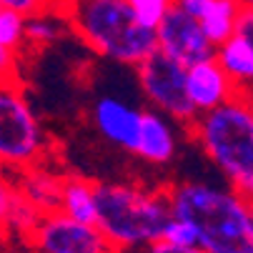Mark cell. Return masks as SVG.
I'll use <instances>...</instances> for the list:
<instances>
[{"mask_svg":"<svg viewBox=\"0 0 253 253\" xmlns=\"http://www.w3.org/2000/svg\"><path fill=\"white\" fill-rule=\"evenodd\" d=\"M170 215L188 221L206 253H253V203L208 180H178L166 188Z\"/></svg>","mask_w":253,"mask_h":253,"instance_id":"6da1fadb","label":"cell"},{"mask_svg":"<svg viewBox=\"0 0 253 253\" xmlns=\"http://www.w3.org/2000/svg\"><path fill=\"white\" fill-rule=\"evenodd\" d=\"M95 228L116 253H138L156 243L170 218L166 188L140 186L133 180L95 183Z\"/></svg>","mask_w":253,"mask_h":253,"instance_id":"7a4b0ae2","label":"cell"},{"mask_svg":"<svg viewBox=\"0 0 253 253\" xmlns=\"http://www.w3.org/2000/svg\"><path fill=\"white\" fill-rule=\"evenodd\" d=\"M188 133L226 186L253 203V98L236 95L215 111L198 113Z\"/></svg>","mask_w":253,"mask_h":253,"instance_id":"3957f363","label":"cell"},{"mask_svg":"<svg viewBox=\"0 0 253 253\" xmlns=\"http://www.w3.org/2000/svg\"><path fill=\"white\" fill-rule=\"evenodd\" d=\"M65 20L93 53L121 65L135 68L158 50L156 30L140 25L126 0H78Z\"/></svg>","mask_w":253,"mask_h":253,"instance_id":"277c9868","label":"cell"},{"mask_svg":"<svg viewBox=\"0 0 253 253\" xmlns=\"http://www.w3.org/2000/svg\"><path fill=\"white\" fill-rule=\"evenodd\" d=\"M50 138L20 83H0V170L20 173L50 161Z\"/></svg>","mask_w":253,"mask_h":253,"instance_id":"5b68a950","label":"cell"},{"mask_svg":"<svg viewBox=\"0 0 253 253\" xmlns=\"http://www.w3.org/2000/svg\"><path fill=\"white\" fill-rule=\"evenodd\" d=\"M135 78L140 93L151 103V111L166 116L178 126H191L196 121V108L186 93V68L168 58L166 53L156 50L143 63L135 65Z\"/></svg>","mask_w":253,"mask_h":253,"instance_id":"8992f818","label":"cell"},{"mask_svg":"<svg viewBox=\"0 0 253 253\" xmlns=\"http://www.w3.org/2000/svg\"><path fill=\"white\" fill-rule=\"evenodd\" d=\"M25 246L35 253H116L95 226L70 221L58 211L43 215Z\"/></svg>","mask_w":253,"mask_h":253,"instance_id":"52a82bcc","label":"cell"},{"mask_svg":"<svg viewBox=\"0 0 253 253\" xmlns=\"http://www.w3.org/2000/svg\"><path fill=\"white\" fill-rule=\"evenodd\" d=\"M156 43H158L161 53H166L168 58H173L183 68H188L198 60L213 58V53H215V48L206 38L201 23L175 5L156 25Z\"/></svg>","mask_w":253,"mask_h":253,"instance_id":"ba28073f","label":"cell"},{"mask_svg":"<svg viewBox=\"0 0 253 253\" xmlns=\"http://www.w3.org/2000/svg\"><path fill=\"white\" fill-rule=\"evenodd\" d=\"M90 118L103 140H108L111 146L126 153H133L140 126V108L113 95H103L93 103Z\"/></svg>","mask_w":253,"mask_h":253,"instance_id":"9c48e42d","label":"cell"},{"mask_svg":"<svg viewBox=\"0 0 253 253\" xmlns=\"http://www.w3.org/2000/svg\"><path fill=\"white\" fill-rule=\"evenodd\" d=\"M186 93L196 113H208L236 98V85L223 73L215 58L198 60L186 68Z\"/></svg>","mask_w":253,"mask_h":253,"instance_id":"30bf717a","label":"cell"},{"mask_svg":"<svg viewBox=\"0 0 253 253\" xmlns=\"http://www.w3.org/2000/svg\"><path fill=\"white\" fill-rule=\"evenodd\" d=\"M178 153L175 123L156 111H140V126L133 156L148 166H168Z\"/></svg>","mask_w":253,"mask_h":253,"instance_id":"8fae6325","label":"cell"},{"mask_svg":"<svg viewBox=\"0 0 253 253\" xmlns=\"http://www.w3.org/2000/svg\"><path fill=\"white\" fill-rule=\"evenodd\" d=\"M15 191L38 208L43 215L55 213L60 203V188H63V175L50 168V163H38L33 168H25L13 175Z\"/></svg>","mask_w":253,"mask_h":253,"instance_id":"7c38bea8","label":"cell"},{"mask_svg":"<svg viewBox=\"0 0 253 253\" xmlns=\"http://www.w3.org/2000/svg\"><path fill=\"white\" fill-rule=\"evenodd\" d=\"M213 58L218 60L223 73L236 85V93L253 98V48H251V43L233 33L226 43L215 48Z\"/></svg>","mask_w":253,"mask_h":253,"instance_id":"4fadbf2b","label":"cell"},{"mask_svg":"<svg viewBox=\"0 0 253 253\" xmlns=\"http://www.w3.org/2000/svg\"><path fill=\"white\" fill-rule=\"evenodd\" d=\"M58 213L68 215L70 221L95 226L98 203H95V183L93 180H88L83 175H73V173L63 175Z\"/></svg>","mask_w":253,"mask_h":253,"instance_id":"5bb4252c","label":"cell"},{"mask_svg":"<svg viewBox=\"0 0 253 253\" xmlns=\"http://www.w3.org/2000/svg\"><path fill=\"white\" fill-rule=\"evenodd\" d=\"M241 10H243L241 0H213L211 3V8L206 10V15L198 23H201L206 38L211 41L213 48L226 43L236 33V20H238Z\"/></svg>","mask_w":253,"mask_h":253,"instance_id":"9a60e30c","label":"cell"},{"mask_svg":"<svg viewBox=\"0 0 253 253\" xmlns=\"http://www.w3.org/2000/svg\"><path fill=\"white\" fill-rule=\"evenodd\" d=\"M65 33H70V25L55 10H45L41 15L25 18V45L48 48L55 41H60Z\"/></svg>","mask_w":253,"mask_h":253,"instance_id":"2e32d148","label":"cell"},{"mask_svg":"<svg viewBox=\"0 0 253 253\" xmlns=\"http://www.w3.org/2000/svg\"><path fill=\"white\" fill-rule=\"evenodd\" d=\"M41 218H43V213H41L38 208H35L33 203H28V201L18 193V196H15V201H13V208H10L8 233H10L13 238H18V241L28 243V241H30V236H33V231L38 228Z\"/></svg>","mask_w":253,"mask_h":253,"instance_id":"e0dca14e","label":"cell"},{"mask_svg":"<svg viewBox=\"0 0 253 253\" xmlns=\"http://www.w3.org/2000/svg\"><path fill=\"white\" fill-rule=\"evenodd\" d=\"M0 48L18 58L25 50V18L5 8H0Z\"/></svg>","mask_w":253,"mask_h":253,"instance_id":"ac0fdd59","label":"cell"},{"mask_svg":"<svg viewBox=\"0 0 253 253\" xmlns=\"http://www.w3.org/2000/svg\"><path fill=\"white\" fill-rule=\"evenodd\" d=\"M158 241H166L168 246H175V248H198V233H196V228L188 221L178 218V215H170V218L166 221L163 233H161Z\"/></svg>","mask_w":253,"mask_h":253,"instance_id":"d6986e66","label":"cell"},{"mask_svg":"<svg viewBox=\"0 0 253 253\" xmlns=\"http://www.w3.org/2000/svg\"><path fill=\"white\" fill-rule=\"evenodd\" d=\"M126 3L130 5V10L140 25L153 28V30L163 20V15L173 8V0H126Z\"/></svg>","mask_w":253,"mask_h":253,"instance_id":"ffe728a7","label":"cell"},{"mask_svg":"<svg viewBox=\"0 0 253 253\" xmlns=\"http://www.w3.org/2000/svg\"><path fill=\"white\" fill-rule=\"evenodd\" d=\"M15 196H18V191H15L13 175H8L5 170H0V246L8 243V238H10L8 218H10V208H13Z\"/></svg>","mask_w":253,"mask_h":253,"instance_id":"44dd1931","label":"cell"},{"mask_svg":"<svg viewBox=\"0 0 253 253\" xmlns=\"http://www.w3.org/2000/svg\"><path fill=\"white\" fill-rule=\"evenodd\" d=\"M0 8L13 10L23 18H33L45 10H53V0H0Z\"/></svg>","mask_w":253,"mask_h":253,"instance_id":"7402d4cb","label":"cell"},{"mask_svg":"<svg viewBox=\"0 0 253 253\" xmlns=\"http://www.w3.org/2000/svg\"><path fill=\"white\" fill-rule=\"evenodd\" d=\"M0 83H20V58L0 48Z\"/></svg>","mask_w":253,"mask_h":253,"instance_id":"603a6c76","label":"cell"},{"mask_svg":"<svg viewBox=\"0 0 253 253\" xmlns=\"http://www.w3.org/2000/svg\"><path fill=\"white\" fill-rule=\"evenodd\" d=\"M236 35H241L243 41H248L251 48H253V10L246 8V5H243V10L236 20Z\"/></svg>","mask_w":253,"mask_h":253,"instance_id":"cb8c5ba5","label":"cell"},{"mask_svg":"<svg viewBox=\"0 0 253 253\" xmlns=\"http://www.w3.org/2000/svg\"><path fill=\"white\" fill-rule=\"evenodd\" d=\"M138 253H206V251H201V248H175V246H168L166 241H156Z\"/></svg>","mask_w":253,"mask_h":253,"instance_id":"d4e9b609","label":"cell"},{"mask_svg":"<svg viewBox=\"0 0 253 253\" xmlns=\"http://www.w3.org/2000/svg\"><path fill=\"white\" fill-rule=\"evenodd\" d=\"M76 3H78V0H53V10H55V13H60V15L65 18V13H68L70 8H73Z\"/></svg>","mask_w":253,"mask_h":253,"instance_id":"484cf974","label":"cell"},{"mask_svg":"<svg viewBox=\"0 0 253 253\" xmlns=\"http://www.w3.org/2000/svg\"><path fill=\"white\" fill-rule=\"evenodd\" d=\"M241 3H243L246 8H251V10H253V0H241Z\"/></svg>","mask_w":253,"mask_h":253,"instance_id":"4316f807","label":"cell"},{"mask_svg":"<svg viewBox=\"0 0 253 253\" xmlns=\"http://www.w3.org/2000/svg\"><path fill=\"white\" fill-rule=\"evenodd\" d=\"M18 253H35V251H30V248H23V251H18Z\"/></svg>","mask_w":253,"mask_h":253,"instance_id":"83f0119b","label":"cell"}]
</instances>
